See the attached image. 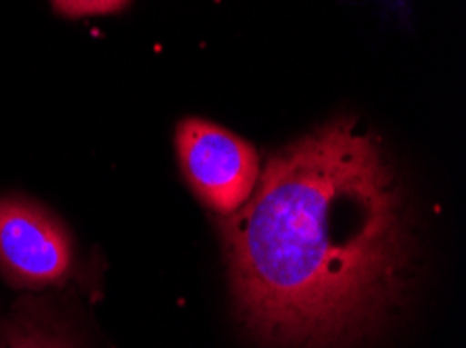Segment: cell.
Returning <instances> with one entry per match:
<instances>
[{
    "instance_id": "6da1fadb",
    "label": "cell",
    "mask_w": 466,
    "mask_h": 348,
    "mask_svg": "<svg viewBox=\"0 0 466 348\" xmlns=\"http://www.w3.org/2000/svg\"><path fill=\"white\" fill-rule=\"evenodd\" d=\"M237 315L270 348H356L404 304L416 240L383 142L337 117L268 157L222 217Z\"/></svg>"
},
{
    "instance_id": "7a4b0ae2",
    "label": "cell",
    "mask_w": 466,
    "mask_h": 348,
    "mask_svg": "<svg viewBox=\"0 0 466 348\" xmlns=\"http://www.w3.org/2000/svg\"><path fill=\"white\" fill-rule=\"evenodd\" d=\"M74 267V236L51 209L27 196H0V273L11 286H61Z\"/></svg>"
},
{
    "instance_id": "3957f363",
    "label": "cell",
    "mask_w": 466,
    "mask_h": 348,
    "mask_svg": "<svg viewBox=\"0 0 466 348\" xmlns=\"http://www.w3.org/2000/svg\"><path fill=\"white\" fill-rule=\"evenodd\" d=\"M176 153L190 190L218 215H232L249 201L259 157L249 142L208 119L187 117L176 127Z\"/></svg>"
},
{
    "instance_id": "277c9868",
    "label": "cell",
    "mask_w": 466,
    "mask_h": 348,
    "mask_svg": "<svg viewBox=\"0 0 466 348\" xmlns=\"http://www.w3.org/2000/svg\"><path fill=\"white\" fill-rule=\"evenodd\" d=\"M0 348H84L69 317L48 296L25 294L0 319Z\"/></svg>"
},
{
    "instance_id": "5b68a950",
    "label": "cell",
    "mask_w": 466,
    "mask_h": 348,
    "mask_svg": "<svg viewBox=\"0 0 466 348\" xmlns=\"http://www.w3.org/2000/svg\"><path fill=\"white\" fill-rule=\"evenodd\" d=\"M132 0H51L55 13L67 19L93 17V15H113L124 11Z\"/></svg>"
}]
</instances>
